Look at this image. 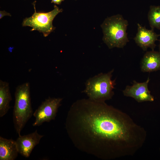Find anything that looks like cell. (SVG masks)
<instances>
[{"label":"cell","mask_w":160,"mask_h":160,"mask_svg":"<svg viewBox=\"0 0 160 160\" xmlns=\"http://www.w3.org/2000/svg\"><path fill=\"white\" fill-rule=\"evenodd\" d=\"M15 103L13 110V121L18 136L33 114L29 82L18 86L15 94Z\"/></svg>","instance_id":"obj_3"},{"label":"cell","mask_w":160,"mask_h":160,"mask_svg":"<svg viewBox=\"0 0 160 160\" xmlns=\"http://www.w3.org/2000/svg\"><path fill=\"white\" fill-rule=\"evenodd\" d=\"M159 51L160 52V39L159 40Z\"/></svg>","instance_id":"obj_16"},{"label":"cell","mask_w":160,"mask_h":160,"mask_svg":"<svg viewBox=\"0 0 160 160\" xmlns=\"http://www.w3.org/2000/svg\"><path fill=\"white\" fill-rule=\"evenodd\" d=\"M44 135L39 134L37 130L24 135H19L16 140L19 153L28 157L35 146L39 144Z\"/></svg>","instance_id":"obj_9"},{"label":"cell","mask_w":160,"mask_h":160,"mask_svg":"<svg viewBox=\"0 0 160 160\" xmlns=\"http://www.w3.org/2000/svg\"><path fill=\"white\" fill-rule=\"evenodd\" d=\"M137 26V32L134 38L135 43L143 51H146L148 48L154 50L156 46L155 42L160 35L156 33L153 29H147L139 23Z\"/></svg>","instance_id":"obj_8"},{"label":"cell","mask_w":160,"mask_h":160,"mask_svg":"<svg viewBox=\"0 0 160 160\" xmlns=\"http://www.w3.org/2000/svg\"><path fill=\"white\" fill-rule=\"evenodd\" d=\"M113 71L112 69L107 73H100L87 80L83 92L89 99L105 101L112 98L116 84L115 79H112Z\"/></svg>","instance_id":"obj_4"},{"label":"cell","mask_w":160,"mask_h":160,"mask_svg":"<svg viewBox=\"0 0 160 160\" xmlns=\"http://www.w3.org/2000/svg\"><path fill=\"white\" fill-rule=\"evenodd\" d=\"M65 0H51V3L57 4H60Z\"/></svg>","instance_id":"obj_15"},{"label":"cell","mask_w":160,"mask_h":160,"mask_svg":"<svg viewBox=\"0 0 160 160\" xmlns=\"http://www.w3.org/2000/svg\"><path fill=\"white\" fill-rule=\"evenodd\" d=\"M62 100L61 98L49 97L42 102L33 114L35 120L33 126H39L44 122L55 119Z\"/></svg>","instance_id":"obj_6"},{"label":"cell","mask_w":160,"mask_h":160,"mask_svg":"<svg viewBox=\"0 0 160 160\" xmlns=\"http://www.w3.org/2000/svg\"><path fill=\"white\" fill-rule=\"evenodd\" d=\"M18 153L16 141L0 137V160H14Z\"/></svg>","instance_id":"obj_11"},{"label":"cell","mask_w":160,"mask_h":160,"mask_svg":"<svg viewBox=\"0 0 160 160\" xmlns=\"http://www.w3.org/2000/svg\"><path fill=\"white\" fill-rule=\"evenodd\" d=\"M150 80L148 77L143 82L140 83L134 81L132 85L127 86L123 90V95L125 96L133 98L139 103L153 101L154 97L151 94L148 88Z\"/></svg>","instance_id":"obj_7"},{"label":"cell","mask_w":160,"mask_h":160,"mask_svg":"<svg viewBox=\"0 0 160 160\" xmlns=\"http://www.w3.org/2000/svg\"><path fill=\"white\" fill-rule=\"evenodd\" d=\"M36 2L35 1L33 3L34 12L31 16L23 20L22 26L31 27L32 28L31 31H38L42 33L44 36L46 37L55 28L53 25L52 21L56 16L62 12L63 10L55 5L53 9L49 12H37L35 8Z\"/></svg>","instance_id":"obj_5"},{"label":"cell","mask_w":160,"mask_h":160,"mask_svg":"<svg viewBox=\"0 0 160 160\" xmlns=\"http://www.w3.org/2000/svg\"><path fill=\"white\" fill-rule=\"evenodd\" d=\"M148 17L151 29L160 30V6H151Z\"/></svg>","instance_id":"obj_13"},{"label":"cell","mask_w":160,"mask_h":160,"mask_svg":"<svg viewBox=\"0 0 160 160\" xmlns=\"http://www.w3.org/2000/svg\"><path fill=\"white\" fill-rule=\"evenodd\" d=\"M143 72H151L160 70V52L152 50L147 52L140 62Z\"/></svg>","instance_id":"obj_10"},{"label":"cell","mask_w":160,"mask_h":160,"mask_svg":"<svg viewBox=\"0 0 160 160\" xmlns=\"http://www.w3.org/2000/svg\"><path fill=\"white\" fill-rule=\"evenodd\" d=\"M65 126L78 148L104 160L133 155L147 136L144 129L127 114L105 101L89 98L72 104Z\"/></svg>","instance_id":"obj_1"},{"label":"cell","mask_w":160,"mask_h":160,"mask_svg":"<svg viewBox=\"0 0 160 160\" xmlns=\"http://www.w3.org/2000/svg\"></svg>","instance_id":"obj_17"},{"label":"cell","mask_w":160,"mask_h":160,"mask_svg":"<svg viewBox=\"0 0 160 160\" xmlns=\"http://www.w3.org/2000/svg\"><path fill=\"white\" fill-rule=\"evenodd\" d=\"M127 20L118 14L105 18L101 25L103 40L108 47L123 48L129 41L127 30Z\"/></svg>","instance_id":"obj_2"},{"label":"cell","mask_w":160,"mask_h":160,"mask_svg":"<svg viewBox=\"0 0 160 160\" xmlns=\"http://www.w3.org/2000/svg\"><path fill=\"white\" fill-rule=\"evenodd\" d=\"M5 16H11V15L9 13H8L5 11H0V19H1Z\"/></svg>","instance_id":"obj_14"},{"label":"cell","mask_w":160,"mask_h":160,"mask_svg":"<svg viewBox=\"0 0 160 160\" xmlns=\"http://www.w3.org/2000/svg\"><path fill=\"white\" fill-rule=\"evenodd\" d=\"M12 100L9 83L0 80V117L4 116L10 108L9 103Z\"/></svg>","instance_id":"obj_12"}]
</instances>
